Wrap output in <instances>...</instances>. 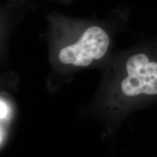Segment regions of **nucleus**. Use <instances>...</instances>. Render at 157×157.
I'll return each instance as SVG.
<instances>
[{"mask_svg": "<svg viewBox=\"0 0 157 157\" xmlns=\"http://www.w3.org/2000/svg\"><path fill=\"white\" fill-rule=\"evenodd\" d=\"M110 43L109 35L102 27L88 26L58 48L57 59L60 64L68 67H88L105 56Z\"/></svg>", "mask_w": 157, "mask_h": 157, "instance_id": "f03ea898", "label": "nucleus"}, {"mask_svg": "<svg viewBox=\"0 0 157 157\" xmlns=\"http://www.w3.org/2000/svg\"><path fill=\"white\" fill-rule=\"evenodd\" d=\"M157 98V50H140L124 60L114 86V103L126 110Z\"/></svg>", "mask_w": 157, "mask_h": 157, "instance_id": "f257e3e1", "label": "nucleus"}, {"mask_svg": "<svg viewBox=\"0 0 157 157\" xmlns=\"http://www.w3.org/2000/svg\"><path fill=\"white\" fill-rule=\"evenodd\" d=\"M11 113L10 108L9 104L6 103L5 100L2 98L1 100V122H5L7 120H9L10 114Z\"/></svg>", "mask_w": 157, "mask_h": 157, "instance_id": "7ed1b4c3", "label": "nucleus"}]
</instances>
